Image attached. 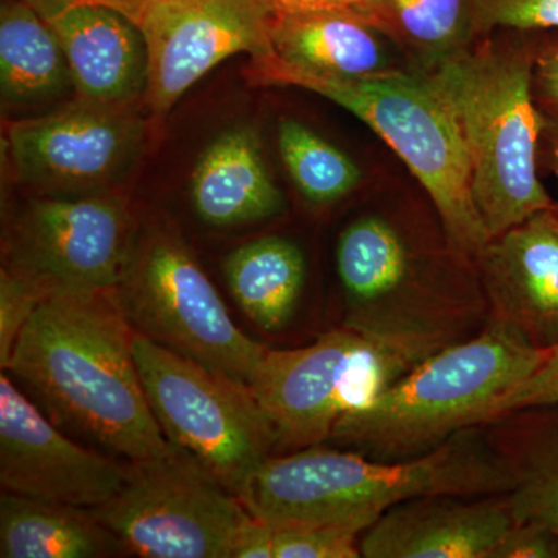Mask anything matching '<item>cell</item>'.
Masks as SVG:
<instances>
[{"label": "cell", "mask_w": 558, "mask_h": 558, "mask_svg": "<svg viewBox=\"0 0 558 558\" xmlns=\"http://www.w3.org/2000/svg\"><path fill=\"white\" fill-rule=\"evenodd\" d=\"M135 330L116 290L54 293L22 329L7 365L54 424L128 462L168 457L134 357Z\"/></svg>", "instance_id": "cell-1"}, {"label": "cell", "mask_w": 558, "mask_h": 558, "mask_svg": "<svg viewBox=\"0 0 558 558\" xmlns=\"http://www.w3.org/2000/svg\"><path fill=\"white\" fill-rule=\"evenodd\" d=\"M502 459L465 432L402 462L369 461L318 446L267 458L241 494L245 509L270 527L341 526L363 532L389 509L432 495H506Z\"/></svg>", "instance_id": "cell-2"}, {"label": "cell", "mask_w": 558, "mask_h": 558, "mask_svg": "<svg viewBox=\"0 0 558 558\" xmlns=\"http://www.w3.org/2000/svg\"><path fill=\"white\" fill-rule=\"evenodd\" d=\"M535 57L529 44L487 43L427 62L422 72L457 117L490 240L556 208L537 171L545 116L534 92Z\"/></svg>", "instance_id": "cell-3"}, {"label": "cell", "mask_w": 558, "mask_h": 558, "mask_svg": "<svg viewBox=\"0 0 558 558\" xmlns=\"http://www.w3.org/2000/svg\"><path fill=\"white\" fill-rule=\"evenodd\" d=\"M546 352L494 319L476 339L421 360L369 405L341 418L330 439L384 461L422 457L494 421Z\"/></svg>", "instance_id": "cell-4"}, {"label": "cell", "mask_w": 558, "mask_h": 558, "mask_svg": "<svg viewBox=\"0 0 558 558\" xmlns=\"http://www.w3.org/2000/svg\"><path fill=\"white\" fill-rule=\"evenodd\" d=\"M248 76L264 86L314 92L362 120L395 150L438 209L454 247L480 255L486 227L472 193L468 148L457 117L422 73L389 69L360 80L315 75L277 57L252 61Z\"/></svg>", "instance_id": "cell-5"}, {"label": "cell", "mask_w": 558, "mask_h": 558, "mask_svg": "<svg viewBox=\"0 0 558 558\" xmlns=\"http://www.w3.org/2000/svg\"><path fill=\"white\" fill-rule=\"evenodd\" d=\"M435 348L428 333L347 325L310 347L267 349L250 389L277 446L310 449L330 439L341 418L369 405Z\"/></svg>", "instance_id": "cell-6"}, {"label": "cell", "mask_w": 558, "mask_h": 558, "mask_svg": "<svg viewBox=\"0 0 558 558\" xmlns=\"http://www.w3.org/2000/svg\"><path fill=\"white\" fill-rule=\"evenodd\" d=\"M134 357L154 416L172 446L241 497L277 436L252 389L134 333Z\"/></svg>", "instance_id": "cell-7"}, {"label": "cell", "mask_w": 558, "mask_h": 558, "mask_svg": "<svg viewBox=\"0 0 558 558\" xmlns=\"http://www.w3.org/2000/svg\"><path fill=\"white\" fill-rule=\"evenodd\" d=\"M135 332L252 387L267 349L242 332L189 247L168 230L137 238L116 289Z\"/></svg>", "instance_id": "cell-8"}, {"label": "cell", "mask_w": 558, "mask_h": 558, "mask_svg": "<svg viewBox=\"0 0 558 558\" xmlns=\"http://www.w3.org/2000/svg\"><path fill=\"white\" fill-rule=\"evenodd\" d=\"M92 510L128 554L145 558H234L256 523L238 495L178 447L130 462L119 494Z\"/></svg>", "instance_id": "cell-9"}, {"label": "cell", "mask_w": 558, "mask_h": 558, "mask_svg": "<svg viewBox=\"0 0 558 558\" xmlns=\"http://www.w3.org/2000/svg\"><path fill=\"white\" fill-rule=\"evenodd\" d=\"M135 242L130 208L117 194L46 193L17 216L7 267L38 282L50 296L116 290Z\"/></svg>", "instance_id": "cell-10"}, {"label": "cell", "mask_w": 558, "mask_h": 558, "mask_svg": "<svg viewBox=\"0 0 558 558\" xmlns=\"http://www.w3.org/2000/svg\"><path fill=\"white\" fill-rule=\"evenodd\" d=\"M271 0H154L137 22L148 51L145 101L154 117L175 102L220 62L247 53L274 57Z\"/></svg>", "instance_id": "cell-11"}, {"label": "cell", "mask_w": 558, "mask_h": 558, "mask_svg": "<svg viewBox=\"0 0 558 558\" xmlns=\"http://www.w3.org/2000/svg\"><path fill=\"white\" fill-rule=\"evenodd\" d=\"M145 121L132 106L80 101L11 121L7 148L17 180L47 193L102 191L131 167Z\"/></svg>", "instance_id": "cell-12"}, {"label": "cell", "mask_w": 558, "mask_h": 558, "mask_svg": "<svg viewBox=\"0 0 558 558\" xmlns=\"http://www.w3.org/2000/svg\"><path fill=\"white\" fill-rule=\"evenodd\" d=\"M121 464L69 439L51 418L0 376V484L22 497L84 509L108 505L128 478Z\"/></svg>", "instance_id": "cell-13"}, {"label": "cell", "mask_w": 558, "mask_h": 558, "mask_svg": "<svg viewBox=\"0 0 558 558\" xmlns=\"http://www.w3.org/2000/svg\"><path fill=\"white\" fill-rule=\"evenodd\" d=\"M515 524L508 499L498 495H432L400 502L366 529V558H490Z\"/></svg>", "instance_id": "cell-14"}, {"label": "cell", "mask_w": 558, "mask_h": 558, "mask_svg": "<svg viewBox=\"0 0 558 558\" xmlns=\"http://www.w3.org/2000/svg\"><path fill=\"white\" fill-rule=\"evenodd\" d=\"M60 40L80 98L132 106L145 98L148 51L134 21L98 3L54 0L38 10Z\"/></svg>", "instance_id": "cell-15"}, {"label": "cell", "mask_w": 558, "mask_h": 558, "mask_svg": "<svg viewBox=\"0 0 558 558\" xmlns=\"http://www.w3.org/2000/svg\"><path fill=\"white\" fill-rule=\"evenodd\" d=\"M495 319L537 347L558 343V213L543 209L481 250Z\"/></svg>", "instance_id": "cell-16"}, {"label": "cell", "mask_w": 558, "mask_h": 558, "mask_svg": "<svg viewBox=\"0 0 558 558\" xmlns=\"http://www.w3.org/2000/svg\"><path fill=\"white\" fill-rule=\"evenodd\" d=\"M190 193L196 215L215 227L258 222L284 209L250 126L231 128L209 143L194 167Z\"/></svg>", "instance_id": "cell-17"}, {"label": "cell", "mask_w": 558, "mask_h": 558, "mask_svg": "<svg viewBox=\"0 0 558 558\" xmlns=\"http://www.w3.org/2000/svg\"><path fill=\"white\" fill-rule=\"evenodd\" d=\"M385 36L357 14L275 9V57L292 68L341 80H360L395 69Z\"/></svg>", "instance_id": "cell-18"}, {"label": "cell", "mask_w": 558, "mask_h": 558, "mask_svg": "<svg viewBox=\"0 0 558 558\" xmlns=\"http://www.w3.org/2000/svg\"><path fill=\"white\" fill-rule=\"evenodd\" d=\"M124 553L94 510L2 492L0 557L100 558Z\"/></svg>", "instance_id": "cell-19"}, {"label": "cell", "mask_w": 558, "mask_h": 558, "mask_svg": "<svg viewBox=\"0 0 558 558\" xmlns=\"http://www.w3.org/2000/svg\"><path fill=\"white\" fill-rule=\"evenodd\" d=\"M495 418L492 449L505 462L515 523H538L558 535V410L527 409Z\"/></svg>", "instance_id": "cell-20"}, {"label": "cell", "mask_w": 558, "mask_h": 558, "mask_svg": "<svg viewBox=\"0 0 558 558\" xmlns=\"http://www.w3.org/2000/svg\"><path fill=\"white\" fill-rule=\"evenodd\" d=\"M69 86L68 60L46 20L27 0L0 7V94L3 106L28 109L61 97Z\"/></svg>", "instance_id": "cell-21"}, {"label": "cell", "mask_w": 558, "mask_h": 558, "mask_svg": "<svg viewBox=\"0 0 558 558\" xmlns=\"http://www.w3.org/2000/svg\"><path fill=\"white\" fill-rule=\"evenodd\" d=\"M227 284L238 306L255 325L278 332L299 304L306 260L295 242L267 236L241 245L223 264Z\"/></svg>", "instance_id": "cell-22"}, {"label": "cell", "mask_w": 558, "mask_h": 558, "mask_svg": "<svg viewBox=\"0 0 558 558\" xmlns=\"http://www.w3.org/2000/svg\"><path fill=\"white\" fill-rule=\"evenodd\" d=\"M409 269L405 244L387 220L365 216L341 233L337 270L344 292L360 312L389 299L405 281Z\"/></svg>", "instance_id": "cell-23"}, {"label": "cell", "mask_w": 558, "mask_h": 558, "mask_svg": "<svg viewBox=\"0 0 558 558\" xmlns=\"http://www.w3.org/2000/svg\"><path fill=\"white\" fill-rule=\"evenodd\" d=\"M368 21L432 62L476 38L475 0H373Z\"/></svg>", "instance_id": "cell-24"}, {"label": "cell", "mask_w": 558, "mask_h": 558, "mask_svg": "<svg viewBox=\"0 0 558 558\" xmlns=\"http://www.w3.org/2000/svg\"><path fill=\"white\" fill-rule=\"evenodd\" d=\"M278 146L290 179L312 204H332L357 189L362 180L348 154L300 121H281Z\"/></svg>", "instance_id": "cell-25"}, {"label": "cell", "mask_w": 558, "mask_h": 558, "mask_svg": "<svg viewBox=\"0 0 558 558\" xmlns=\"http://www.w3.org/2000/svg\"><path fill=\"white\" fill-rule=\"evenodd\" d=\"M49 292L20 271L3 267L0 274V366L9 365L11 352L33 314Z\"/></svg>", "instance_id": "cell-26"}, {"label": "cell", "mask_w": 558, "mask_h": 558, "mask_svg": "<svg viewBox=\"0 0 558 558\" xmlns=\"http://www.w3.org/2000/svg\"><path fill=\"white\" fill-rule=\"evenodd\" d=\"M359 531L341 526L275 529V558H357Z\"/></svg>", "instance_id": "cell-27"}, {"label": "cell", "mask_w": 558, "mask_h": 558, "mask_svg": "<svg viewBox=\"0 0 558 558\" xmlns=\"http://www.w3.org/2000/svg\"><path fill=\"white\" fill-rule=\"evenodd\" d=\"M478 35L495 28L558 32V0H475Z\"/></svg>", "instance_id": "cell-28"}, {"label": "cell", "mask_w": 558, "mask_h": 558, "mask_svg": "<svg viewBox=\"0 0 558 558\" xmlns=\"http://www.w3.org/2000/svg\"><path fill=\"white\" fill-rule=\"evenodd\" d=\"M554 405H558V343L548 348L542 365L505 399L495 418L515 411Z\"/></svg>", "instance_id": "cell-29"}, {"label": "cell", "mask_w": 558, "mask_h": 558, "mask_svg": "<svg viewBox=\"0 0 558 558\" xmlns=\"http://www.w3.org/2000/svg\"><path fill=\"white\" fill-rule=\"evenodd\" d=\"M490 558H558V535L543 524L515 523Z\"/></svg>", "instance_id": "cell-30"}, {"label": "cell", "mask_w": 558, "mask_h": 558, "mask_svg": "<svg viewBox=\"0 0 558 558\" xmlns=\"http://www.w3.org/2000/svg\"><path fill=\"white\" fill-rule=\"evenodd\" d=\"M534 92L542 108H558V40L537 47Z\"/></svg>", "instance_id": "cell-31"}, {"label": "cell", "mask_w": 558, "mask_h": 558, "mask_svg": "<svg viewBox=\"0 0 558 558\" xmlns=\"http://www.w3.org/2000/svg\"><path fill=\"white\" fill-rule=\"evenodd\" d=\"M271 2L275 9L279 10L336 11V13L357 14L368 21L373 0H271Z\"/></svg>", "instance_id": "cell-32"}, {"label": "cell", "mask_w": 558, "mask_h": 558, "mask_svg": "<svg viewBox=\"0 0 558 558\" xmlns=\"http://www.w3.org/2000/svg\"><path fill=\"white\" fill-rule=\"evenodd\" d=\"M274 534V527L256 520L255 526L242 538L234 558H275Z\"/></svg>", "instance_id": "cell-33"}, {"label": "cell", "mask_w": 558, "mask_h": 558, "mask_svg": "<svg viewBox=\"0 0 558 558\" xmlns=\"http://www.w3.org/2000/svg\"><path fill=\"white\" fill-rule=\"evenodd\" d=\"M542 110L545 116L542 138L548 146L549 167L558 183V108H542ZM556 211L558 213V201L556 202Z\"/></svg>", "instance_id": "cell-34"}, {"label": "cell", "mask_w": 558, "mask_h": 558, "mask_svg": "<svg viewBox=\"0 0 558 558\" xmlns=\"http://www.w3.org/2000/svg\"><path fill=\"white\" fill-rule=\"evenodd\" d=\"M73 2H89L109 7V9L120 11L137 24L143 11L154 0H73Z\"/></svg>", "instance_id": "cell-35"}, {"label": "cell", "mask_w": 558, "mask_h": 558, "mask_svg": "<svg viewBox=\"0 0 558 558\" xmlns=\"http://www.w3.org/2000/svg\"><path fill=\"white\" fill-rule=\"evenodd\" d=\"M28 3H32V5H35V3L40 2V0H27Z\"/></svg>", "instance_id": "cell-36"}]
</instances>
